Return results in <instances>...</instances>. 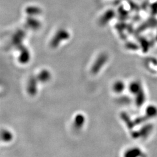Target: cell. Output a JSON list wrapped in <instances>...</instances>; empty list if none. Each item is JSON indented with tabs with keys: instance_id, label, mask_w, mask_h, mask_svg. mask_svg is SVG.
<instances>
[{
	"instance_id": "cell-1",
	"label": "cell",
	"mask_w": 157,
	"mask_h": 157,
	"mask_svg": "<svg viewBox=\"0 0 157 157\" xmlns=\"http://www.w3.org/2000/svg\"><path fill=\"white\" fill-rule=\"evenodd\" d=\"M108 56L105 54H102L98 57L97 60L95 61L93 67L91 68V72L93 73H97L100 71L101 67L107 62Z\"/></svg>"
},
{
	"instance_id": "cell-2",
	"label": "cell",
	"mask_w": 157,
	"mask_h": 157,
	"mask_svg": "<svg viewBox=\"0 0 157 157\" xmlns=\"http://www.w3.org/2000/svg\"><path fill=\"white\" fill-rule=\"evenodd\" d=\"M38 79L37 78L32 77L30 78L29 81L28 86V90L29 94L31 95H34L36 93L37 91V81Z\"/></svg>"
},
{
	"instance_id": "cell-3",
	"label": "cell",
	"mask_w": 157,
	"mask_h": 157,
	"mask_svg": "<svg viewBox=\"0 0 157 157\" xmlns=\"http://www.w3.org/2000/svg\"><path fill=\"white\" fill-rule=\"evenodd\" d=\"M51 75L50 72L48 71L43 70L39 74L37 78L38 80L41 82H46L50 78Z\"/></svg>"
},
{
	"instance_id": "cell-4",
	"label": "cell",
	"mask_w": 157,
	"mask_h": 157,
	"mask_svg": "<svg viewBox=\"0 0 157 157\" xmlns=\"http://www.w3.org/2000/svg\"><path fill=\"white\" fill-rule=\"evenodd\" d=\"M84 123V117L82 115H78L75 120V124L77 128H81Z\"/></svg>"
},
{
	"instance_id": "cell-5",
	"label": "cell",
	"mask_w": 157,
	"mask_h": 157,
	"mask_svg": "<svg viewBox=\"0 0 157 157\" xmlns=\"http://www.w3.org/2000/svg\"><path fill=\"white\" fill-rule=\"evenodd\" d=\"M1 137L2 140L4 141H10L12 140V135L11 133L8 130H3L2 132L1 135Z\"/></svg>"
},
{
	"instance_id": "cell-6",
	"label": "cell",
	"mask_w": 157,
	"mask_h": 157,
	"mask_svg": "<svg viewBox=\"0 0 157 157\" xmlns=\"http://www.w3.org/2000/svg\"><path fill=\"white\" fill-rule=\"evenodd\" d=\"M124 84L122 83V82H117L113 86V89L115 91H116V93H120L121 91H122L124 90Z\"/></svg>"
}]
</instances>
